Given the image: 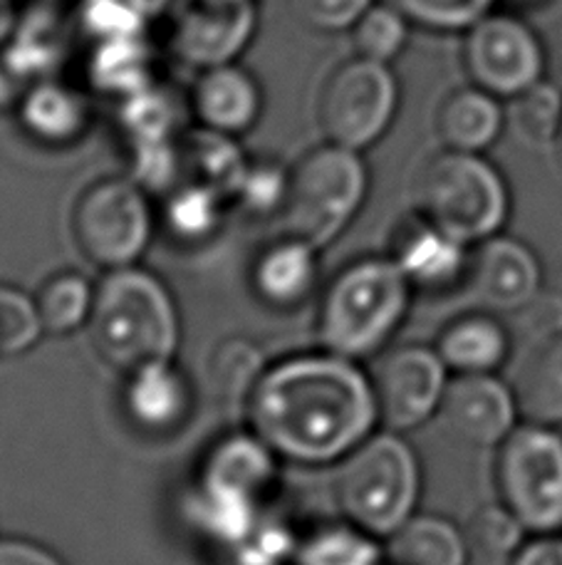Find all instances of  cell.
<instances>
[{
    "label": "cell",
    "instance_id": "obj_1",
    "mask_svg": "<svg viewBox=\"0 0 562 565\" xmlns=\"http://www.w3.org/2000/svg\"><path fill=\"white\" fill-rule=\"evenodd\" d=\"M250 431L295 463L343 461L372 431V382L355 360L323 352L266 367L248 397Z\"/></svg>",
    "mask_w": 562,
    "mask_h": 565
},
{
    "label": "cell",
    "instance_id": "obj_2",
    "mask_svg": "<svg viewBox=\"0 0 562 565\" xmlns=\"http://www.w3.org/2000/svg\"><path fill=\"white\" fill-rule=\"evenodd\" d=\"M97 355L127 375L169 362L179 345L176 306L164 282L142 268L109 270L87 320Z\"/></svg>",
    "mask_w": 562,
    "mask_h": 565
},
{
    "label": "cell",
    "instance_id": "obj_3",
    "mask_svg": "<svg viewBox=\"0 0 562 565\" xmlns=\"http://www.w3.org/2000/svg\"><path fill=\"white\" fill-rule=\"evenodd\" d=\"M411 282L391 258H363L329 282L317 312L327 352L349 360L375 355L409 310Z\"/></svg>",
    "mask_w": 562,
    "mask_h": 565
},
{
    "label": "cell",
    "instance_id": "obj_4",
    "mask_svg": "<svg viewBox=\"0 0 562 565\" xmlns=\"http://www.w3.org/2000/svg\"><path fill=\"white\" fill-rule=\"evenodd\" d=\"M419 218L478 246L500 234L510 216V191L500 171L480 154L444 149L431 157L411 186Z\"/></svg>",
    "mask_w": 562,
    "mask_h": 565
},
{
    "label": "cell",
    "instance_id": "obj_5",
    "mask_svg": "<svg viewBox=\"0 0 562 565\" xmlns=\"http://www.w3.org/2000/svg\"><path fill=\"white\" fill-rule=\"evenodd\" d=\"M421 493L417 454L397 434L367 437L339 463L335 501L349 523L389 539L414 516Z\"/></svg>",
    "mask_w": 562,
    "mask_h": 565
},
{
    "label": "cell",
    "instance_id": "obj_6",
    "mask_svg": "<svg viewBox=\"0 0 562 565\" xmlns=\"http://www.w3.org/2000/svg\"><path fill=\"white\" fill-rule=\"evenodd\" d=\"M367 196V169L359 151L323 145L288 171L280 214L288 236L325 248L343 234Z\"/></svg>",
    "mask_w": 562,
    "mask_h": 565
},
{
    "label": "cell",
    "instance_id": "obj_7",
    "mask_svg": "<svg viewBox=\"0 0 562 565\" xmlns=\"http://www.w3.org/2000/svg\"><path fill=\"white\" fill-rule=\"evenodd\" d=\"M496 491L528 536L562 533V434L545 424H518L498 447Z\"/></svg>",
    "mask_w": 562,
    "mask_h": 565
},
{
    "label": "cell",
    "instance_id": "obj_8",
    "mask_svg": "<svg viewBox=\"0 0 562 565\" xmlns=\"http://www.w3.org/2000/svg\"><path fill=\"white\" fill-rule=\"evenodd\" d=\"M399 87L387 65L353 57L337 65L317 97V125L329 145L363 151L395 119Z\"/></svg>",
    "mask_w": 562,
    "mask_h": 565
},
{
    "label": "cell",
    "instance_id": "obj_9",
    "mask_svg": "<svg viewBox=\"0 0 562 565\" xmlns=\"http://www.w3.org/2000/svg\"><path fill=\"white\" fill-rule=\"evenodd\" d=\"M77 248L109 270L134 266L152 236V214L142 186L129 179H102L79 194L73 211Z\"/></svg>",
    "mask_w": 562,
    "mask_h": 565
},
{
    "label": "cell",
    "instance_id": "obj_10",
    "mask_svg": "<svg viewBox=\"0 0 562 565\" xmlns=\"http://www.w3.org/2000/svg\"><path fill=\"white\" fill-rule=\"evenodd\" d=\"M464 67L471 85L498 99H516L545 79V47L526 20L486 13L466 28Z\"/></svg>",
    "mask_w": 562,
    "mask_h": 565
},
{
    "label": "cell",
    "instance_id": "obj_11",
    "mask_svg": "<svg viewBox=\"0 0 562 565\" xmlns=\"http://www.w3.org/2000/svg\"><path fill=\"white\" fill-rule=\"evenodd\" d=\"M446 372L439 352L429 348L409 345L381 355L369 375L379 419L391 431H409L436 417L448 387Z\"/></svg>",
    "mask_w": 562,
    "mask_h": 565
},
{
    "label": "cell",
    "instance_id": "obj_12",
    "mask_svg": "<svg viewBox=\"0 0 562 565\" xmlns=\"http://www.w3.org/2000/svg\"><path fill=\"white\" fill-rule=\"evenodd\" d=\"M253 28V0H176L169 20L176 53L204 70L234 63Z\"/></svg>",
    "mask_w": 562,
    "mask_h": 565
},
{
    "label": "cell",
    "instance_id": "obj_13",
    "mask_svg": "<svg viewBox=\"0 0 562 565\" xmlns=\"http://www.w3.org/2000/svg\"><path fill=\"white\" fill-rule=\"evenodd\" d=\"M466 286L484 310L518 316L545 290V270L528 244L498 234L471 254Z\"/></svg>",
    "mask_w": 562,
    "mask_h": 565
},
{
    "label": "cell",
    "instance_id": "obj_14",
    "mask_svg": "<svg viewBox=\"0 0 562 565\" xmlns=\"http://www.w3.org/2000/svg\"><path fill=\"white\" fill-rule=\"evenodd\" d=\"M439 419L461 441L500 447L518 427L520 407L510 382L496 375H456L448 380Z\"/></svg>",
    "mask_w": 562,
    "mask_h": 565
},
{
    "label": "cell",
    "instance_id": "obj_15",
    "mask_svg": "<svg viewBox=\"0 0 562 565\" xmlns=\"http://www.w3.org/2000/svg\"><path fill=\"white\" fill-rule=\"evenodd\" d=\"M275 457L278 454L256 431L230 434L210 447L196 483L263 507L278 479Z\"/></svg>",
    "mask_w": 562,
    "mask_h": 565
},
{
    "label": "cell",
    "instance_id": "obj_16",
    "mask_svg": "<svg viewBox=\"0 0 562 565\" xmlns=\"http://www.w3.org/2000/svg\"><path fill=\"white\" fill-rule=\"evenodd\" d=\"M191 109L204 129L234 137L258 122L263 95L248 70L226 63L198 75L191 89Z\"/></svg>",
    "mask_w": 562,
    "mask_h": 565
},
{
    "label": "cell",
    "instance_id": "obj_17",
    "mask_svg": "<svg viewBox=\"0 0 562 565\" xmlns=\"http://www.w3.org/2000/svg\"><path fill=\"white\" fill-rule=\"evenodd\" d=\"M391 260L411 286L426 290H448L466 282L471 266L468 246L424 218L401 228Z\"/></svg>",
    "mask_w": 562,
    "mask_h": 565
},
{
    "label": "cell",
    "instance_id": "obj_18",
    "mask_svg": "<svg viewBox=\"0 0 562 565\" xmlns=\"http://www.w3.org/2000/svg\"><path fill=\"white\" fill-rule=\"evenodd\" d=\"M434 350L456 375H496L510 360L514 335L496 312L476 310L451 320Z\"/></svg>",
    "mask_w": 562,
    "mask_h": 565
},
{
    "label": "cell",
    "instance_id": "obj_19",
    "mask_svg": "<svg viewBox=\"0 0 562 565\" xmlns=\"http://www.w3.org/2000/svg\"><path fill=\"white\" fill-rule=\"evenodd\" d=\"M18 117L40 145L67 147L87 132L89 103L77 87L43 77L35 79L18 103Z\"/></svg>",
    "mask_w": 562,
    "mask_h": 565
},
{
    "label": "cell",
    "instance_id": "obj_20",
    "mask_svg": "<svg viewBox=\"0 0 562 565\" xmlns=\"http://www.w3.org/2000/svg\"><path fill=\"white\" fill-rule=\"evenodd\" d=\"M317 286V248L283 236L260 250L253 266V290L270 308H298Z\"/></svg>",
    "mask_w": 562,
    "mask_h": 565
},
{
    "label": "cell",
    "instance_id": "obj_21",
    "mask_svg": "<svg viewBox=\"0 0 562 565\" xmlns=\"http://www.w3.org/2000/svg\"><path fill=\"white\" fill-rule=\"evenodd\" d=\"M125 409L144 431H172L191 409L188 382L172 360L139 367L127 377Z\"/></svg>",
    "mask_w": 562,
    "mask_h": 565
},
{
    "label": "cell",
    "instance_id": "obj_22",
    "mask_svg": "<svg viewBox=\"0 0 562 565\" xmlns=\"http://www.w3.org/2000/svg\"><path fill=\"white\" fill-rule=\"evenodd\" d=\"M510 387L516 392L520 417L545 427L562 424V330L530 342L516 367Z\"/></svg>",
    "mask_w": 562,
    "mask_h": 565
},
{
    "label": "cell",
    "instance_id": "obj_23",
    "mask_svg": "<svg viewBox=\"0 0 562 565\" xmlns=\"http://www.w3.org/2000/svg\"><path fill=\"white\" fill-rule=\"evenodd\" d=\"M506 127L500 99L476 85L461 87L441 103L436 113V135L441 145L454 151H480L494 147Z\"/></svg>",
    "mask_w": 562,
    "mask_h": 565
},
{
    "label": "cell",
    "instance_id": "obj_24",
    "mask_svg": "<svg viewBox=\"0 0 562 565\" xmlns=\"http://www.w3.org/2000/svg\"><path fill=\"white\" fill-rule=\"evenodd\" d=\"M387 556L395 565H466L468 539L441 516H411L389 536Z\"/></svg>",
    "mask_w": 562,
    "mask_h": 565
},
{
    "label": "cell",
    "instance_id": "obj_25",
    "mask_svg": "<svg viewBox=\"0 0 562 565\" xmlns=\"http://www.w3.org/2000/svg\"><path fill=\"white\" fill-rule=\"evenodd\" d=\"M260 516H263V507L258 503L208 491L198 483H194L186 497V519L191 526L226 553L236 551L250 536Z\"/></svg>",
    "mask_w": 562,
    "mask_h": 565
},
{
    "label": "cell",
    "instance_id": "obj_26",
    "mask_svg": "<svg viewBox=\"0 0 562 565\" xmlns=\"http://www.w3.org/2000/svg\"><path fill=\"white\" fill-rule=\"evenodd\" d=\"M377 536L355 523H333L310 533L298 543L295 565H381Z\"/></svg>",
    "mask_w": 562,
    "mask_h": 565
},
{
    "label": "cell",
    "instance_id": "obj_27",
    "mask_svg": "<svg viewBox=\"0 0 562 565\" xmlns=\"http://www.w3.org/2000/svg\"><path fill=\"white\" fill-rule=\"evenodd\" d=\"M95 290L79 274H57L43 282L37 290L35 306L43 320L45 332L53 335H67L77 328L87 326L93 312Z\"/></svg>",
    "mask_w": 562,
    "mask_h": 565
},
{
    "label": "cell",
    "instance_id": "obj_28",
    "mask_svg": "<svg viewBox=\"0 0 562 565\" xmlns=\"http://www.w3.org/2000/svg\"><path fill=\"white\" fill-rule=\"evenodd\" d=\"M186 161L191 169L188 181L204 184L224 196H236L248 169V161L240 159L238 149L230 145V137L210 132V129L194 137L186 151Z\"/></svg>",
    "mask_w": 562,
    "mask_h": 565
},
{
    "label": "cell",
    "instance_id": "obj_29",
    "mask_svg": "<svg viewBox=\"0 0 562 565\" xmlns=\"http://www.w3.org/2000/svg\"><path fill=\"white\" fill-rule=\"evenodd\" d=\"M224 199L226 196L214 189L186 181L166 201L164 221L169 231L184 244H201L218 228L224 216Z\"/></svg>",
    "mask_w": 562,
    "mask_h": 565
},
{
    "label": "cell",
    "instance_id": "obj_30",
    "mask_svg": "<svg viewBox=\"0 0 562 565\" xmlns=\"http://www.w3.org/2000/svg\"><path fill=\"white\" fill-rule=\"evenodd\" d=\"M510 127L530 147L555 145L562 127V93L548 79L510 99Z\"/></svg>",
    "mask_w": 562,
    "mask_h": 565
},
{
    "label": "cell",
    "instance_id": "obj_31",
    "mask_svg": "<svg viewBox=\"0 0 562 565\" xmlns=\"http://www.w3.org/2000/svg\"><path fill=\"white\" fill-rule=\"evenodd\" d=\"M263 372L266 362L260 350L238 338L220 342L210 358V382L224 402H248Z\"/></svg>",
    "mask_w": 562,
    "mask_h": 565
},
{
    "label": "cell",
    "instance_id": "obj_32",
    "mask_svg": "<svg viewBox=\"0 0 562 565\" xmlns=\"http://www.w3.org/2000/svg\"><path fill=\"white\" fill-rule=\"evenodd\" d=\"M407 20L399 10L389 6L372 3L367 13L349 28V40H353L355 57L372 60V63L387 65L395 60L401 47L407 45Z\"/></svg>",
    "mask_w": 562,
    "mask_h": 565
},
{
    "label": "cell",
    "instance_id": "obj_33",
    "mask_svg": "<svg viewBox=\"0 0 562 565\" xmlns=\"http://www.w3.org/2000/svg\"><path fill=\"white\" fill-rule=\"evenodd\" d=\"M43 332L35 298L0 282V360L30 350Z\"/></svg>",
    "mask_w": 562,
    "mask_h": 565
},
{
    "label": "cell",
    "instance_id": "obj_34",
    "mask_svg": "<svg viewBox=\"0 0 562 565\" xmlns=\"http://www.w3.org/2000/svg\"><path fill=\"white\" fill-rule=\"evenodd\" d=\"M528 531L523 529L514 513H510L504 503H494V507H484L476 511L471 519L468 539L476 543L480 551L490 553V556H514V553L526 543Z\"/></svg>",
    "mask_w": 562,
    "mask_h": 565
},
{
    "label": "cell",
    "instance_id": "obj_35",
    "mask_svg": "<svg viewBox=\"0 0 562 565\" xmlns=\"http://www.w3.org/2000/svg\"><path fill=\"white\" fill-rule=\"evenodd\" d=\"M298 543L300 541L288 523L263 513L256 529L250 531V536L236 551H230L228 556L250 565H283L285 561L295 558Z\"/></svg>",
    "mask_w": 562,
    "mask_h": 565
},
{
    "label": "cell",
    "instance_id": "obj_36",
    "mask_svg": "<svg viewBox=\"0 0 562 565\" xmlns=\"http://www.w3.org/2000/svg\"><path fill=\"white\" fill-rule=\"evenodd\" d=\"M288 191V174L275 164H248L244 181L236 191L248 211H256V214H266V211L283 209Z\"/></svg>",
    "mask_w": 562,
    "mask_h": 565
},
{
    "label": "cell",
    "instance_id": "obj_37",
    "mask_svg": "<svg viewBox=\"0 0 562 565\" xmlns=\"http://www.w3.org/2000/svg\"><path fill=\"white\" fill-rule=\"evenodd\" d=\"M490 0H409V8L424 20L441 28H471L486 15Z\"/></svg>",
    "mask_w": 562,
    "mask_h": 565
},
{
    "label": "cell",
    "instance_id": "obj_38",
    "mask_svg": "<svg viewBox=\"0 0 562 565\" xmlns=\"http://www.w3.org/2000/svg\"><path fill=\"white\" fill-rule=\"evenodd\" d=\"M375 0H300V13L320 30H349Z\"/></svg>",
    "mask_w": 562,
    "mask_h": 565
},
{
    "label": "cell",
    "instance_id": "obj_39",
    "mask_svg": "<svg viewBox=\"0 0 562 565\" xmlns=\"http://www.w3.org/2000/svg\"><path fill=\"white\" fill-rule=\"evenodd\" d=\"M510 565H562V533H543V536L526 539Z\"/></svg>",
    "mask_w": 562,
    "mask_h": 565
},
{
    "label": "cell",
    "instance_id": "obj_40",
    "mask_svg": "<svg viewBox=\"0 0 562 565\" xmlns=\"http://www.w3.org/2000/svg\"><path fill=\"white\" fill-rule=\"evenodd\" d=\"M0 565H63L43 546L20 539L0 541Z\"/></svg>",
    "mask_w": 562,
    "mask_h": 565
},
{
    "label": "cell",
    "instance_id": "obj_41",
    "mask_svg": "<svg viewBox=\"0 0 562 565\" xmlns=\"http://www.w3.org/2000/svg\"><path fill=\"white\" fill-rule=\"evenodd\" d=\"M18 23H20V13H18L15 0H0V47L13 38Z\"/></svg>",
    "mask_w": 562,
    "mask_h": 565
},
{
    "label": "cell",
    "instance_id": "obj_42",
    "mask_svg": "<svg viewBox=\"0 0 562 565\" xmlns=\"http://www.w3.org/2000/svg\"><path fill=\"white\" fill-rule=\"evenodd\" d=\"M510 3L523 6V8H538V6H548L550 0H510Z\"/></svg>",
    "mask_w": 562,
    "mask_h": 565
},
{
    "label": "cell",
    "instance_id": "obj_43",
    "mask_svg": "<svg viewBox=\"0 0 562 565\" xmlns=\"http://www.w3.org/2000/svg\"><path fill=\"white\" fill-rule=\"evenodd\" d=\"M224 565H250V563H244V561H238V558H230V556H228V561H226Z\"/></svg>",
    "mask_w": 562,
    "mask_h": 565
},
{
    "label": "cell",
    "instance_id": "obj_44",
    "mask_svg": "<svg viewBox=\"0 0 562 565\" xmlns=\"http://www.w3.org/2000/svg\"><path fill=\"white\" fill-rule=\"evenodd\" d=\"M555 145H558V151H560V161H562V127H560V135H558V141H555Z\"/></svg>",
    "mask_w": 562,
    "mask_h": 565
},
{
    "label": "cell",
    "instance_id": "obj_45",
    "mask_svg": "<svg viewBox=\"0 0 562 565\" xmlns=\"http://www.w3.org/2000/svg\"><path fill=\"white\" fill-rule=\"evenodd\" d=\"M391 565H395V563H391Z\"/></svg>",
    "mask_w": 562,
    "mask_h": 565
}]
</instances>
